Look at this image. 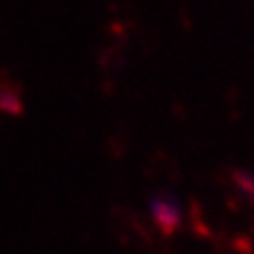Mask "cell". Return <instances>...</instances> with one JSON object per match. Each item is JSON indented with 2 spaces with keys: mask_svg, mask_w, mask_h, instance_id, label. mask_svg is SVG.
I'll return each instance as SVG.
<instances>
[{
  "mask_svg": "<svg viewBox=\"0 0 254 254\" xmlns=\"http://www.w3.org/2000/svg\"><path fill=\"white\" fill-rule=\"evenodd\" d=\"M153 217H156L158 227H161L166 235L175 232V227L180 225V212H178L170 202H166V200H158V202L153 205Z\"/></svg>",
  "mask_w": 254,
  "mask_h": 254,
  "instance_id": "6da1fadb",
  "label": "cell"
}]
</instances>
